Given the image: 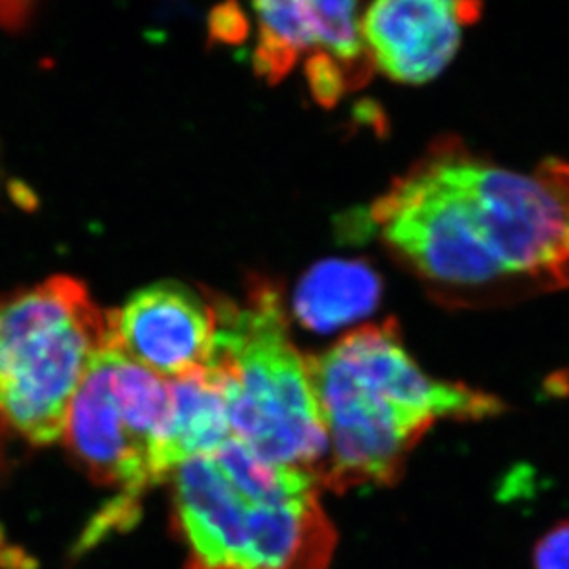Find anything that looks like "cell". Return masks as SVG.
I'll return each mask as SVG.
<instances>
[{"instance_id": "cell-13", "label": "cell", "mask_w": 569, "mask_h": 569, "mask_svg": "<svg viewBox=\"0 0 569 569\" xmlns=\"http://www.w3.org/2000/svg\"><path fill=\"white\" fill-rule=\"evenodd\" d=\"M248 21L237 4L216 8L210 16V36L223 43H237L246 38Z\"/></svg>"}, {"instance_id": "cell-8", "label": "cell", "mask_w": 569, "mask_h": 569, "mask_svg": "<svg viewBox=\"0 0 569 569\" xmlns=\"http://www.w3.org/2000/svg\"><path fill=\"white\" fill-rule=\"evenodd\" d=\"M481 13L478 2L380 0L361 16L375 67L398 83L420 86L456 56L462 30Z\"/></svg>"}, {"instance_id": "cell-9", "label": "cell", "mask_w": 569, "mask_h": 569, "mask_svg": "<svg viewBox=\"0 0 569 569\" xmlns=\"http://www.w3.org/2000/svg\"><path fill=\"white\" fill-rule=\"evenodd\" d=\"M170 381V419L162 442L167 478L183 462L210 456L232 439L226 391L212 366Z\"/></svg>"}, {"instance_id": "cell-2", "label": "cell", "mask_w": 569, "mask_h": 569, "mask_svg": "<svg viewBox=\"0 0 569 569\" xmlns=\"http://www.w3.org/2000/svg\"><path fill=\"white\" fill-rule=\"evenodd\" d=\"M313 389L332 453L321 479L333 490L391 485L437 420L500 413L496 397L428 377L403 349L397 322L361 327L310 356Z\"/></svg>"}, {"instance_id": "cell-5", "label": "cell", "mask_w": 569, "mask_h": 569, "mask_svg": "<svg viewBox=\"0 0 569 569\" xmlns=\"http://www.w3.org/2000/svg\"><path fill=\"white\" fill-rule=\"evenodd\" d=\"M172 478L190 569H327L332 559L336 531L317 495L257 500L212 453L179 465Z\"/></svg>"}, {"instance_id": "cell-1", "label": "cell", "mask_w": 569, "mask_h": 569, "mask_svg": "<svg viewBox=\"0 0 569 569\" xmlns=\"http://www.w3.org/2000/svg\"><path fill=\"white\" fill-rule=\"evenodd\" d=\"M371 221L441 296L569 286V162L521 173L441 140L381 193Z\"/></svg>"}, {"instance_id": "cell-10", "label": "cell", "mask_w": 569, "mask_h": 569, "mask_svg": "<svg viewBox=\"0 0 569 569\" xmlns=\"http://www.w3.org/2000/svg\"><path fill=\"white\" fill-rule=\"evenodd\" d=\"M380 293V277L366 262L327 260L302 277L293 297V312L313 332H333L369 316Z\"/></svg>"}, {"instance_id": "cell-11", "label": "cell", "mask_w": 569, "mask_h": 569, "mask_svg": "<svg viewBox=\"0 0 569 569\" xmlns=\"http://www.w3.org/2000/svg\"><path fill=\"white\" fill-rule=\"evenodd\" d=\"M258 22L253 64L258 76L277 83L307 56L322 47L321 16L316 0L257 2Z\"/></svg>"}, {"instance_id": "cell-12", "label": "cell", "mask_w": 569, "mask_h": 569, "mask_svg": "<svg viewBox=\"0 0 569 569\" xmlns=\"http://www.w3.org/2000/svg\"><path fill=\"white\" fill-rule=\"evenodd\" d=\"M535 568L569 569V521L555 527L535 551Z\"/></svg>"}, {"instance_id": "cell-3", "label": "cell", "mask_w": 569, "mask_h": 569, "mask_svg": "<svg viewBox=\"0 0 569 569\" xmlns=\"http://www.w3.org/2000/svg\"><path fill=\"white\" fill-rule=\"evenodd\" d=\"M214 301L218 336L207 366L223 381L232 437L263 461L316 476L327 459V428L310 356L291 341L279 291L258 282L243 305Z\"/></svg>"}, {"instance_id": "cell-4", "label": "cell", "mask_w": 569, "mask_h": 569, "mask_svg": "<svg viewBox=\"0 0 569 569\" xmlns=\"http://www.w3.org/2000/svg\"><path fill=\"white\" fill-rule=\"evenodd\" d=\"M111 345L113 312L78 280L54 277L0 302V417L30 442L58 441L81 380Z\"/></svg>"}, {"instance_id": "cell-6", "label": "cell", "mask_w": 569, "mask_h": 569, "mask_svg": "<svg viewBox=\"0 0 569 569\" xmlns=\"http://www.w3.org/2000/svg\"><path fill=\"white\" fill-rule=\"evenodd\" d=\"M170 419V381L111 345L81 380L63 436L100 483L139 496L167 479L162 442Z\"/></svg>"}, {"instance_id": "cell-7", "label": "cell", "mask_w": 569, "mask_h": 569, "mask_svg": "<svg viewBox=\"0 0 569 569\" xmlns=\"http://www.w3.org/2000/svg\"><path fill=\"white\" fill-rule=\"evenodd\" d=\"M113 319L117 349L164 380L198 371L214 352L216 301L181 282L142 288Z\"/></svg>"}]
</instances>
